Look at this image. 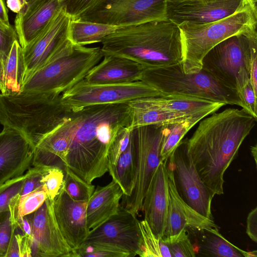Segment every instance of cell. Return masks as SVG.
<instances>
[{"instance_id":"cell-23","label":"cell","mask_w":257,"mask_h":257,"mask_svg":"<svg viewBox=\"0 0 257 257\" xmlns=\"http://www.w3.org/2000/svg\"><path fill=\"white\" fill-rule=\"evenodd\" d=\"M123 195L120 186L113 180L104 186H97L87 202L86 220L88 229H95L116 214Z\"/></svg>"},{"instance_id":"cell-28","label":"cell","mask_w":257,"mask_h":257,"mask_svg":"<svg viewBox=\"0 0 257 257\" xmlns=\"http://www.w3.org/2000/svg\"><path fill=\"white\" fill-rule=\"evenodd\" d=\"M200 247L204 255L215 257H256V251H244L231 243L219 230H202Z\"/></svg>"},{"instance_id":"cell-27","label":"cell","mask_w":257,"mask_h":257,"mask_svg":"<svg viewBox=\"0 0 257 257\" xmlns=\"http://www.w3.org/2000/svg\"><path fill=\"white\" fill-rule=\"evenodd\" d=\"M118 27L99 23L71 19L68 38L74 44L84 46L101 42L103 38L114 32Z\"/></svg>"},{"instance_id":"cell-48","label":"cell","mask_w":257,"mask_h":257,"mask_svg":"<svg viewBox=\"0 0 257 257\" xmlns=\"http://www.w3.org/2000/svg\"><path fill=\"white\" fill-rule=\"evenodd\" d=\"M13 233L10 240V244L6 257L18 256L20 257V252L19 249L18 243L16 236V230L18 227L16 226L12 225Z\"/></svg>"},{"instance_id":"cell-36","label":"cell","mask_w":257,"mask_h":257,"mask_svg":"<svg viewBox=\"0 0 257 257\" xmlns=\"http://www.w3.org/2000/svg\"><path fill=\"white\" fill-rule=\"evenodd\" d=\"M47 198L42 187L20 197L18 204L19 221L23 216L31 214L38 209Z\"/></svg>"},{"instance_id":"cell-20","label":"cell","mask_w":257,"mask_h":257,"mask_svg":"<svg viewBox=\"0 0 257 257\" xmlns=\"http://www.w3.org/2000/svg\"><path fill=\"white\" fill-rule=\"evenodd\" d=\"M142 211L153 233L162 238L168 218L167 174L165 160L161 161L145 196Z\"/></svg>"},{"instance_id":"cell-53","label":"cell","mask_w":257,"mask_h":257,"mask_svg":"<svg viewBox=\"0 0 257 257\" xmlns=\"http://www.w3.org/2000/svg\"><path fill=\"white\" fill-rule=\"evenodd\" d=\"M36 0H23L25 3V7L23 10H22L20 12H23L25 10H26L30 5H31L32 3L35 2Z\"/></svg>"},{"instance_id":"cell-1","label":"cell","mask_w":257,"mask_h":257,"mask_svg":"<svg viewBox=\"0 0 257 257\" xmlns=\"http://www.w3.org/2000/svg\"><path fill=\"white\" fill-rule=\"evenodd\" d=\"M63 123L70 138L64 167L92 183L108 172L110 146L131 116L127 103L95 105L71 111Z\"/></svg>"},{"instance_id":"cell-10","label":"cell","mask_w":257,"mask_h":257,"mask_svg":"<svg viewBox=\"0 0 257 257\" xmlns=\"http://www.w3.org/2000/svg\"><path fill=\"white\" fill-rule=\"evenodd\" d=\"M76 19L118 27L165 20L167 0H94Z\"/></svg>"},{"instance_id":"cell-42","label":"cell","mask_w":257,"mask_h":257,"mask_svg":"<svg viewBox=\"0 0 257 257\" xmlns=\"http://www.w3.org/2000/svg\"><path fill=\"white\" fill-rule=\"evenodd\" d=\"M61 8L71 18H77L94 0H59Z\"/></svg>"},{"instance_id":"cell-54","label":"cell","mask_w":257,"mask_h":257,"mask_svg":"<svg viewBox=\"0 0 257 257\" xmlns=\"http://www.w3.org/2000/svg\"><path fill=\"white\" fill-rule=\"evenodd\" d=\"M2 72H3V62H2V60L0 57V81L1 79V77H2Z\"/></svg>"},{"instance_id":"cell-13","label":"cell","mask_w":257,"mask_h":257,"mask_svg":"<svg viewBox=\"0 0 257 257\" xmlns=\"http://www.w3.org/2000/svg\"><path fill=\"white\" fill-rule=\"evenodd\" d=\"M27 215L32 227V256L77 257L59 229L54 214L53 200L47 198L38 209Z\"/></svg>"},{"instance_id":"cell-47","label":"cell","mask_w":257,"mask_h":257,"mask_svg":"<svg viewBox=\"0 0 257 257\" xmlns=\"http://www.w3.org/2000/svg\"><path fill=\"white\" fill-rule=\"evenodd\" d=\"M13 26L10 24L8 15V9L5 0H0V28L9 29Z\"/></svg>"},{"instance_id":"cell-4","label":"cell","mask_w":257,"mask_h":257,"mask_svg":"<svg viewBox=\"0 0 257 257\" xmlns=\"http://www.w3.org/2000/svg\"><path fill=\"white\" fill-rule=\"evenodd\" d=\"M61 95L42 92L0 93V123L25 137L34 146L69 116Z\"/></svg>"},{"instance_id":"cell-22","label":"cell","mask_w":257,"mask_h":257,"mask_svg":"<svg viewBox=\"0 0 257 257\" xmlns=\"http://www.w3.org/2000/svg\"><path fill=\"white\" fill-rule=\"evenodd\" d=\"M144 68L128 58L104 55L102 61L93 67L84 80L91 84H114L140 81Z\"/></svg>"},{"instance_id":"cell-9","label":"cell","mask_w":257,"mask_h":257,"mask_svg":"<svg viewBox=\"0 0 257 257\" xmlns=\"http://www.w3.org/2000/svg\"><path fill=\"white\" fill-rule=\"evenodd\" d=\"M256 37L238 34L222 41L204 57L202 69L238 92L250 80V40Z\"/></svg>"},{"instance_id":"cell-17","label":"cell","mask_w":257,"mask_h":257,"mask_svg":"<svg viewBox=\"0 0 257 257\" xmlns=\"http://www.w3.org/2000/svg\"><path fill=\"white\" fill-rule=\"evenodd\" d=\"M71 19L61 8L39 35L29 45L23 48L26 67L24 81L43 65L57 47L68 38Z\"/></svg>"},{"instance_id":"cell-33","label":"cell","mask_w":257,"mask_h":257,"mask_svg":"<svg viewBox=\"0 0 257 257\" xmlns=\"http://www.w3.org/2000/svg\"><path fill=\"white\" fill-rule=\"evenodd\" d=\"M63 170V184L67 194L75 201L87 202L95 189V186L84 181L67 167Z\"/></svg>"},{"instance_id":"cell-7","label":"cell","mask_w":257,"mask_h":257,"mask_svg":"<svg viewBox=\"0 0 257 257\" xmlns=\"http://www.w3.org/2000/svg\"><path fill=\"white\" fill-rule=\"evenodd\" d=\"M140 81L155 88L162 96H190L241 107L236 91L221 84L202 69L195 73H185L182 62L144 68Z\"/></svg>"},{"instance_id":"cell-41","label":"cell","mask_w":257,"mask_h":257,"mask_svg":"<svg viewBox=\"0 0 257 257\" xmlns=\"http://www.w3.org/2000/svg\"><path fill=\"white\" fill-rule=\"evenodd\" d=\"M47 166H35L30 168L26 172V177L24 180L20 196H23L42 187L40 180Z\"/></svg>"},{"instance_id":"cell-21","label":"cell","mask_w":257,"mask_h":257,"mask_svg":"<svg viewBox=\"0 0 257 257\" xmlns=\"http://www.w3.org/2000/svg\"><path fill=\"white\" fill-rule=\"evenodd\" d=\"M60 8L59 0H36L16 15L14 28L22 48L39 35Z\"/></svg>"},{"instance_id":"cell-31","label":"cell","mask_w":257,"mask_h":257,"mask_svg":"<svg viewBox=\"0 0 257 257\" xmlns=\"http://www.w3.org/2000/svg\"><path fill=\"white\" fill-rule=\"evenodd\" d=\"M139 226L143 242L140 256L172 257L167 244L153 233L145 219L139 221Z\"/></svg>"},{"instance_id":"cell-15","label":"cell","mask_w":257,"mask_h":257,"mask_svg":"<svg viewBox=\"0 0 257 257\" xmlns=\"http://www.w3.org/2000/svg\"><path fill=\"white\" fill-rule=\"evenodd\" d=\"M167 18L176 25L186 21H216L244 9V0H167Z\"/></svg>"},{"instance_id":"cell-40","label":"cell","mask_w":257,"mask_h":257,"mask_svg":"<svg viewBox=\"0 0 257 257\" xmlns=\"http://www.w3.org/2000/svg\"><path fill=\"white\" fill-rule=\"evenodd\" d=\"M242 108L257 119V95L254 92L249 80L237 92Z\"/></svg>"},{"instance_id":"cell-30","label":"cell","mask_w":257,"mask_h":257,"mask_svg":"<svg viewBox=\"0 0 257 257\" xmlns=\"http://www.w3.org/2000/svg\"><path fill=\"white\" fill-rule=\"evenodd\" d=\"M205 117L204 115L193 116L180 121L164 124L161 161L167 159L189 131Z\"/></svg>"},{"instance_id":"cell-44","label":"cell","mask_w":257,"mask_h":257,"mask_svg":"<svg viewBox=\"0 0 257 257\" xmlns=\"http://www.w3.org/2000/svg\"><path fill=\"white\" fill-rule=\"evenodd\" d=\"M257 37L250 40V81L254 92L257 95Z\"/></svg>"},{"instance_id":"cell-26","label":"cell","mask_w":257,"mask_h":257,"mask_svg":"<svg viewBox=\"0 0 257 257\" xmlns=\"http://www.w3.org/2000/svg\"><path fill=\"white\" fill-rule=\"evenodd\" d=\"M25 71L23 48L18 40H16L3 64L1 93L11 95L20 92L25 80Z\"/></svg>"},{"instance_id":"cell-14","label":"cell","mask_w":257,"mask_h":257,"mask_svg":"<svg viewBox=\"0 0 257 257\" xmlns=\"http://www.w3.org/2000/svg\"><path fill=\"white\" fill-rule=\"evenodd\" d=\"M136 216L120 204L117 213L99 226L90 230L84 241L111 243L128 251L132 257L139 255L143 242Z\"/></svg>"},{"instance_id":"cell-49","label":"cell","mask_w":257,"mask_h":257,"mask_svg":"<svg viewBox=\"0 0 257 257\" xmlns=\"http://www.w3.org/2000/svg\"><path fill=\"white\" fill-rule=\"evenodd\" d=\"M19 228L22 233L28 238L30 243L32 239L31 225L28 215L23 216L19 221Z\"/></svg>"},{"instance_id":"cell-50","label":"cell","mask_w":257,"mask_h":257,"mask_svg":"<svg viewBox=\"0 0 257 257\" xmlns=\"http://www.w3.org/2000/svg\"><path fill=\"white\" fill-rule=\"evenodd\" d=\"M7 7L17 14L19 13L25 7L23 0H6Z\"/></svg>"},{"instance_id":"cell-5","label":"cell","mask_w":257,"mask_h":257,"mask_svg":"<svg viewBox=\"0 0 257 257\" xmlns=\"http://www.w3.org/2000/svg\"><path fill=\"white\" fill-rule=\"evenodd\" d=\"M103 57L100 47L77 45L67 38L48 61L25 80L21 92L60 95L84 79Z\"/></svg>"},{"instance_id":"cell-2","label":"cell","mask_w":257,"mask_h":257,"mask_svg":"<svg viewBox=\"0 0 257 257\" xmlns=\"http://www.w3.org/2000/svg\"><path fill=\"white\" fill-rule=\"evenodd\" d=\"M242 108H229L202 120L187 139V150L205 186L224 193V175L256 121Z\"/></svg>"},{"instance_id":"cell-6","label":"cell","mask_w":257,"mask_h":257,"mask_svg":"<svg viewBox=\"0 0 257 257\" xmlns=\"http://www.w3.org/2000/svg\"><path fill=\"white\" fill-rule=\"evenodd\" d=\"M257 12L249 5L223 19L204 24L184 21L178 25L182 49L185 73L202 69V61L214 46L226 39L238 34L257 37Z\"/></svg>"},{"instance_id":"cell-25","label":"cell","mask_w":257,"mask_h":257,"mask_svg":"<svg viewBox=\"0 0 257 257\" xmlns=\"http://www.w3.org/2000/svg\"><path fill=\"white\" fill-rule=\"evenodd\" d=\"M155 105L168 111L190 117L212 114L225 105L222 103L185 96L149 97Z\"/></svg>"},{"instance_id":"cell-51","label":"cell","mask_w":257,"mask_h":257,"mask_svg":"<svg viewBox=\"0 0 257 257\" xmlns=\"http://www.w3.org/2000/svg\"><path fill=\"white\" fill-rule=\"evenodd\" d=\"M256 1L257 0H244L245 3L249 5L250 7L255 11L257 12L256 10Z\"/></svg>"},{"instance_id":"cell-35","label":"cell","mask_w":257,"mask_h":257,"mask_svg":"<svg viewBox=\"0 0 257 257\" xmlns=\"http://www.w3.org/2000/svg\"><path fill=\"white\" fill-rule=\"evenodd\" d=\"M169 248L172 257H195L196 250L190 240L187 229L177 235L163 240Z\"/></svg>"},{"instance_id":"cell-39","label":"cell","mask_w":257,"mask_h":257,"mask_svg":"<svg viewBox=\"0 0 257 257\" xmlns=\"http://www.w3.org/2000/svg\"><path fill=\"white\" fill-rule=\"evenodd\" d=\"M13 233L9 210L0 213V257H6Z\"/></svg>"},{"instance_id":"cell-19","label":"cell","mask_w":257,"mask_h":257,"mask_svg":"<svg viewBox=\"0 0 257 257\" xmlns=\"http://www.w3.org/2000/svg\"><path fill=\"white\" fill-rule=\"evenodd\" d=\"M34 148L19 133L3 127L0 133V186L31 168Z\"/></svg>"},{"instance_id":"cell-32","label":"cell","mask_w":257,"mask_h":257,"mask_svg":"<svg viewBox=\"0 0 257 257\" xmlns=\"http://www.w3.org/2000/svg\"><path fill=\"white\" fill-rule=\"evenodd\" d=\"M75 251L77 257H132L114 244L100 241H84Z\"/></svg>"},{"instance_id":"cell-45","label":"cell","mask_w":257,"mask_h":257,"mask_svg":"<svg viewBox=\"0 0 257 257\" xmlns=\"http://www.w3.org/2000/svg\"><path fill=\"white\" fill-rule=\"evenodd\" d=\"M246 232L254 242L257 241V207H255L248 214L246 220Z\"/></svg>"},{"instance_id":"cell-16","label":"cell","mask_w":257,"mask_h":257,"mask_svg":"<svg viewBox=\"0 0 257 257\" xmlns=\"http://www.w3.org/2000/svg\"><path fill=\"white\" fill-rule=\"evenodd\" d=\"M164 160L167 174L168 218L162 239L173 237L187 228L193 231L219 230L213 220L203 216L183 200L176 186L171 163L168 158Z\"/></svg>"},{"instance_id":"cell-52","label":"cell","mask_w":257,"mask_h":257,"mask_svg":"<svg viewBox=\"0 0 257 257\" xmlns=\"http://www.w3.org/2000/svg\"><path fill=\"white\" fill-rule=\"evenodd\" d=\"M250 150L251 152V154L254 158V162L255 164L257 163V147L256 144H255L254 146H251L250 147Z\"/></svg>"},{"instance_id":"cell-29","label":"cell","mask_w":257,"mask_h":257,"mask_svg":"<svg viewBox=\"0 0 257 257\" xmlns=\"http://www.w3.org/2000/svg\"><path fill=\"white\" fill-rule=\"evenodd\" d=\"M133 148V131L128 145L120 155L116 165L108 166V172L112 180L120 186L123 197L130 196L134 187Z\"/></svg>"},{"instance_id":"cell-18","label":"cell","mask_w":257,"mask_h":257,"mask_svg":"<svg viewBox=\"0 0 257 257\" xmlns=\"http://www.w3.org/2000/svg\"><path fill=\"white\" fill-rule=\"evenodd\" d=\"M86 205L87 202L72 199L63 184L53 200L54 214L59 229L68 244L75 251L84 242L90 231L86 225Z\"/></svg>"},{"instance_id":"cell-43","label":"cell","mask_w":257,"mask_h":257,"mask_svg":"<svg viewBox=\"0 0 257 257\" xmlns=\"http://www.w3.org/2000/svg\"><path fill=\"white\" fill-rule=\"evenodd\" d=\"M18 40L15 28L9 29L0 28V57L3 64L6 60L15 41Z\"/></svg>"},{"instance_id":"cell-46","label":"cell","mask_w":257,"mask_h":257,"mask_svg":"<svg viewBox=\"0 0 257 257\" xmlns=\"http://www.w3.org/2000/svg\"><path fill=\"white\" fill-rule=\"evenodd\" d=\"M19 229V228H17L15 233L18 243L20 257H32L30 241L27 237L18 232Z\"/></svg>"},{"instance_id":"cell-37","label":"cell","mask_w":257,"mask_h":257,"mask_svg":"<svg viewBox=\"0 0 257 257\" xmlns=\"http://www.w3.org/2000/svg\"><path fill=\"white\" fill-rule=\"evenodd\" d=\"M26 176V173L11 179L0 186V213L9 210L12 199L20 194Z\"/></svg>"},{"instance_id":"cell-24","label":"cell","mask_w":257,"mask_h":257,"mask_svg":"<svg viewBox=\"0 0 257 257\" xmlns=\"http://www.w3.org/2000/svg\"><path fill=\"white\" fill-rule=\"evenodd\" d=\"M127 104L133 130L145 125L174 123L190 117L159 107L150 100L149 97L137 98Z\"/></svg>"},{"instance_id":"cell-12","label":"cell","mask_w":257,"mask_h":257,"mask_svg":"<svg viewBox=\"0 0 257 257\" xmlns=\"http://www.w3.org/2000/svg\"><path fill=\"white\" fill-rule=\"evenodd\" d=\"M187 139L182 140L167 158L172 166L177 191L183 200L203 216L213 220L214 195L204 184L188 153Z\"/></svg>"},{"instance_id":"cell-3","label":"cell","mask_w":257,"mask_h":257,"mask_svg":"<svg viewBox=\"0 0 257 257\" xmlns=\"http://www.w3.org/2000/svg\"><path fill=\"white\" fill-rule=\"evenodd\" d=\"M104 55L128 58L144 68L182 61L180 32L169 19L118 27L101 42Z\"/></svg>"},{"instance_id":"cell-8","label":"cell","mask_w":257,"mask_h":257,"mask_svg":"<svg viewBox=\"0 0 257 257\" xmlns=\"http://www.w3.org/2000/svg\"><path fill=\"white\" fill-rule=\"evenodd\" d=\"M163 125H148L133 130L134 187L122 197L120 204L135 215L142 211L144 199L161 161Z\"/></svg>"},{"instance_id":"cell-34","label":"cell","mask_w":257,"mask_h":257,"mask_svg":"<svg viewBox=\"0 0 257 257\" xmlns=\"http://www.w3.org/2000/svg\"><path fill=\"white\" fill-rule=\"evenodd\" d=\"M64 178L63 170L57 167L47 166L40 180L47 198L53 200L62 187Z\"/></svg>"},{"instance_id":"cell-11","label":"cell","mask_w":257,"mask_h":257,"mask_svg":"<svg viewBox=\"0 0 257 257\" xmlns=\"http://www.w3.org/2000/svg\"><path fill=\"white\" fill-rule=\"evenodd\" d=\"M155 88L141 81L114 84H91L84 79L61 95L63 105L72 112L85 107L125 103L139 98L162 96Z\"/></svg>"},{"instance_id":"cell-38","label":"cell","mask_w":257,"mask_h":257,"mask_svg":"<svg viewBox=\"0 0 257 257\" xmlns=\"http://www.w3.org/2000/svg\"><path fill=\"white\" fill-rule=\"evenodd\" d=\"M133 131V130L129 126L123 127L118 133L108 152V165H116L120 155L128 145Z\"/></svg>"}]
</instances>
